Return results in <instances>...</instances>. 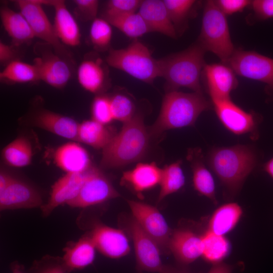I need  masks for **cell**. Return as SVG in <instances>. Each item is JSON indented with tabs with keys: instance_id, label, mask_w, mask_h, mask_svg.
I'll return each instance as SVG.
<instances>
[{
	"instance_id": "obj_1",
	"label": "cell",
	"mask_w": 273,
	"mask_h": 273,
	"mask_svg": "<svg viewBox=\"0 0 273 273\" xmlns=\"http://www.w3.org/2000/svg\"><path fill=\"white\" fill-rule=\"evenodd\" d=\"M152 138L143 116L136 113L123 123L120 131L103 149L101 166L117 168L143 159L148 152Z\"/></svg>"
},
{
	"instance_id": "obj_2",
	"label": "cell",
	"mask_w": 273,
	"mask_h": 273,
	"mask_svg": "<svg viewBox=\"0 0 273 273\" xmlns=\"http://www.w3.org/2000/svg\"><path fill=\"white\" fill-rule=\"evenodd\" d=\"M211 108L202 94L170 90L164 97L158 117L149 128L152 138L171 129L193 126L198 117Z\"/></svg>"
},
{
	"instance_id": "obj_3",
	"label": "cell",
	"mask_w": 273,
	"mask_h": 273,
	"mask_svg": "<svg viewBox=\"0 0 273 273\" xmlns=\"http://www.w3.org/2000/svg\"><path fill=\"white\" fill-rule=\"evenodd\" d=\"M207 162L226 189L235 193L254 169L257 159L250 147L236 145L213 148L209 153Z\"/></svg>"
},
{
	"instance_id": "obj_4",
	"label": "cell",
	"mask_w": 273,
	"mask_h": 273,
	"mask_svg": "<svg viewBox=\"0 0 273 273\" xmlns=\"http://www.w3.org/2000/svg\"><path fill=\"white\" fill-rule=\"evenodd\" d=\"M205 52L198 43L159 60L161 77L165 79L171 90L186 87L202 94L200 79L205 65Z\"/></svg>"
},
{
	"instance_id": "obj_5",
	"label": "cell",
	"mask_w": 273,
	"mask_h": 273,
	"mask_svg": "<svg viewBox=\"0 0 273 273\" xmlns=\"http://www.w3.org/2000/svg\"><path fill=\"white\" fill-rule=\"evenodd\" d=\"M106 61L109 66L147 83L152 84L161 76L159 60L154 59L149 49L138 40L124 49H110Z\"/></svg>"
},
{
	"instance_id": "obj_6",
	"label": "cell",
	"mask_w": 273,
	"mask_h": 273,
	"mask_svg": "<svg viewBox=\"0 0 273 273\" xmlns=\"http://www.w3.org/2000/svg\"><path fill=\"white\" fill-rule=\"evenodd\" d=\"M198 43L227 64L235 50L231 40L226 15L215 1L206 2Z\"/></svg>"
},
{
	"instance_id": "obj_7",
	"label": "cell",
	"mask_w": 273,
	"mask_h": 273,
	"mask_svg": "<svg viewBox=\"0 0 273 273\" xmlns=\"http://www.w3.org/2000/svg\"><path fill=\"white\" fill-rule=\"evenodd\" d=\"M36 57L33 60L39 80L50 86L61 88L72 75L71 61L58 55L49 44L42 42L35 47Z\"/></svg>"
},
{
	"instance_id": "obj_8",
	"label": "cell",
	"mask_w": 273,
	"mask_h": 273,
	"mask_svg": "<svg viewBox=\"0 0 273 273\" xmlns=\"http://www.w3.org/2000/svg\"><path fill=\"white\" fill-rule=\"evenodd\" d=\"M20 12L30 25L35 37L51 46L60 56L72 62V55L58 38L53 24L46 14L40 0L16 1Z\"/></svg>"
},
{
	"instance_id": "obj_9",
	"label": "cell",
	"mask_w": 273,
	"mask_h": 273,
	"mask_svg": "<svg viewBox=\"0 0 273 273\" xmlns=\"http://www.w3.org/2000/svg\"><path fill=\"white\" fill-rule=\"evenodd\" d=\"M227 64L236 74L266 84L267 92L273 94V59L254 51L235 50Z\"/></svg>"
},
{
	"instance_id": "obj_10",
	"label": "cell",
	"mask_w": 273,
	"mask_h": 273,
	"mask_svg": "<svg viewBox=\"0 0 273 273\" xmlns=\"http://www.w3.org/2000/svg\"><path fill=\"white\" fill-rule=\"evenodd\" d=\"M125 227L133 242L137 268L141 271L161 273L164 265L157 243L132 217L128 220Z\"/></svg>"
},
{
	"instance_id": "obj_11",
	"label": "cell",
	"mask_w": 273,
	"mask_h": 273,
	"mask_svg": "<svg viewBox=\"0 0 273 273\" xmlns=\"http://www.w3.org/2000/svg\"><path fill=\"white\" fill-rule=\"evenodd\" d=\"M132 217L157 243L163 253L169 252L168 244L172 230L157 209L150 204L134 200H127Z\"/></svg>"
},
{
	"instance_id": "obj_12",
	"label": "cell",
	"mask_w": 273,
	"mask_h": 273,
	"mask_svg": "<svg viewBox=\"0 0 273 273\" xmlns=\"http://www.w3.org/2000/svg\"><path fill=\"white\" fill-rule=\"evenodd\" d=\"M120 196L109 178L98 168L91 166L77 196L67 205L85 208L104 203Z\"/></svg>"
},
{
	"instance_id": "obj_13",
	"label": "cell",
	"mask_w": 273,
	"mask_h": 273,
	"mask_svg": "<svg viewBox=\"0 0 273 273\" xmlns=\"http://www.w3.org/2000/svg\"><path fill=\"white\" fill-rule=\"evenodd\" d=\"M212 103L218 119L228 130L235 134H251L252 138H257L260 121L257 115L246 112L231 100Z\"/></svg>"
},
{
	"instance_id": "obj_14",
	"label": "cell",
	"mask_w": 273,
	"mask_h": 273,
	"mask_svg": "<svg viewBox=\"0 0 273 273\" xmlns=\"http://www.w3.org/2000/svg\"><path fill=\"white\" fill-rule=\"evenodd\" d=\"M87 234L96 249L107 257L119 258L128 254L130 251L128 239L121 229L97 222Z\"/></svg>"
},
{
	"instance_id": "obj_15",
	"label": "cell",
	"mask_w": 273,
	"mask_h": 273,
	"mask_svg": "<svg viewBox=\"0 0 273 273\" xmlns=\"http://www.w3.org/2000/svg\"><path fill=\"white\" fill-rule=\"evenodd\" d=\"M42 205V197L34 187L14 177L0 194L1 211L41 207Z\"/></svg>"
},
{
	"instance_id": "obj_16",
	"label": "cell",
	"mask_w": 273,
	"mask_h": 273,
	"mask_svg": "<svg viewBox=\"0 0 273 273\" xmlns=\"http://www.w3.org/2000/svg\"><path fill=\"white\" fill-rule=\"evenodd\" d=\"M203 71L212 101L231 100V92L238 86L233 69L223 63H214L205 64Z\"/></svg>"
},
{
	"instance_id": "obj_17",
	"label": "cell",
	"mask_w": 273,
	"mask_h": 273,
	"mask_svg": "<svg viewBox=\"0 0 273 273\" xmlns=\"http://www.w3.org/2000/svg\"><path fill=\"white\" fill-rule=\"evenodd\" d=\"M87 170L79 173H66L55 183L48 202L40 207L44 216H49L55 208L62 204H67L77 196L85 180Z\"/></svg>"
},
{
	"instance_id": "obj_18",
	"label": "cell",
	"mask_w": 273,
	"mask_h": 273,
	"mask_svg": "<svg viewBox=\"0 0 273 273\" xmlns=\"http://www.w3.org/2000/svg\"><path fill=\"white\" fill-rule=\"evenodd\" d=\"M168 250L180 263H191L202 255L201 236L187 229L172 231L169 241Z\"/></svg>"
},
{
	"instance_id": "obj_19",
	"label": "cell",
	"mask_w": 273,
	"mask_h": 273,
	"mask_svg": "<svg viewBox=\"0 0 273 273\" xmlns=\"http://www.w3.org/2000/svg\"><path fill=\"white\" fill-rule=\"evenodd\" d=\"M49 6L55 11L53 26L56 33L65 46L74 47L80 43L81 33L79 27L63 0H50Z\"/></svg>"
},
{
	"instance_id": "obj_20",
	"label": "cell",
	"mask_w": 273,
	"mask_h": 273,
	"mask_svg": "<svg viewBox=\"0 0 273 273\" xmlns=\"http://www.w3.org/2000/svg\"><path fill=\"white\" fill-rule=\"evenodd\" d=\"M78 81L85 90L100 94L107 86L108 74L101 58L87 56L77 70Z\"/></svg>"
},
{
	"instance_id": "obj_21",
	"label": "cell",
	"mask_w": 273,
	"mask_h": 273,
	"mask_svg": "<svg viewBox=\"0 0 273 273\" xmlns=\"http://www.w3.org/2000/svg\"><path fill=\"white\" fill-rule=\"evenodd\" d=\"M162 169L156 163H139L132 169L123 172L120 184L141 194L159 185Z\"/></svg>"
},
{
	"instance_id": "obj_22",
	"label": "cell",
	"mask_w": 273,
	"mask_h": 273,
	"mask_svg": "<svg viewBox=\"0 0 273 273\" xmlns=\"http://www.w3.org/2000/svg\"><path fill=\"white\" fill-rule=\"evenodd\" d=\"M138 12L144 19L151 31L158 32L172 38L176 37V31L169 17L163 1H142Z\"/></svg>"
},
{
	"instance_id": "obj_23",
	"label": "cell",
	"mask_w": 273,
	"mask_h": 273,
	"mask_svg": "<svg viewBox=\"0 0 273 273\" xmlns=\"http://www.w3.org/2000/svg\"><path fill=\"white\" fill-rule=\"evenodd\" d=\"M32 122L35 126L58 136L78 141L79 124L71 118L43 109L35 114Z\"/></svg>"
},
{
	"instance_id": "obj_24",
	"label": "cell",
	"mask_w": 273,
	"mask_h": 273,
	"mask_svg": "<svg viewBox=\"0 0 273 273\" xmlns=\"http://www.w3.org/2000/svg\"><path fill=\"white\" fill-rule=\"evenodd\" d=\"M96 248L88 234L78 240L69 243L64 249L62 257L67 273L83 269L95 259Z\"/></svg>"
},
{
	"instance_id": "obj_25",
	"label": "cell",
	"mask_w": 273,
	"mask_h": 273,
	"mask_svg": "<svg viewBox=\"0 0 273 273\" xmlns=\"http://www.w3.org/2000/svg\"><path fill=\"white\" fill-rule=\"evenodd\" d=\"M187 159L190 163L193 173V185L199 194L217 204L215 187L212 174L206 168L202 150L200 148L190 149Z\"/></svg>"
},
{
	"instance_id": "obj_26",
	"label": "cell",
	"mask_w": 273,
	"mask_h": 273,
	"mask_svg": "<svg viewBox=\"0 0 273 273\" xmlns=\"http://www.w3.org/2000/svg\"><path fill=\"white\" fill-rule=\"evenodd\" d=\"M54 158L57 166L66 173L83 172L92 166L86 150L75 143H68L59 147Z\"/></svg>"
},
{
	"instance_id": "obj_27",
	"label": "cell",
	"mask_w": 273,
	"mask_h": 273,
	"mask_svg": "<svg viewBox=\"0 0 273 273\" xmlns=\"http://www.w3.org/2000/svg\"><path fill=\"white\" fill-rule=\"evenodd\" d=\"M0 16L3 27L11 38L13 46L27 43L35 37L28 22L20 12L4 6L1 8Z\"/></svg>"
},
{
	"instance_id": "obj_28",
	"label": "cell",
	"mask_w": 273,
	"mask_h": 273,
	"mask_svg": "<svg viewBox=\"0 0 273 273\" xmlns=\"http://www.w3.org/2000/svg\"><path fill=\"white\" fill-rule=\"evenodd\" d=\"M243 211L238 204L229 203L218 207L212 215L208 224V231L224 236L238 223Z\"/></svg>"
},
{
	"instance_id": "obj_29",
	"label": "cell",
	"mask_w": 273,
	"mask_h": 273,
	"mask_svg": "<svg viewBox=\"0 0 273 273\" xmlns=\"http://www.w3.org/2000/svg\"><path fill=\"white\" fill-rule=\"evenodd\" d=\"M116 133L111 128L93 119L85 120L79 125L78 141L95 149H103Z\"/></svg>"
},
{
	"instance_id": "obj_30",
	"label": "cell",
	"mask_w": 273,
	"mask_h": 273,
	"mask_svg": "<svg viewBox=\"0 0 273 273\" xmlns=\"http://www.w3.org/2000/svg\"><path fill=\"white\" fill-rule=\"evenodd\" d=\"M3 158L10 166L21 167L29 165L32 157V150L28 139L23 136L18 137L2 151Z\"/></svg>"
},
{
	"instance_id": "obj_31",
	"label": "cell",
	"mask_w": 273,
	"mask_h": 273,
	"mask_svg": "<svg viewBox=\"0 0 273 273\" xmlns=\"http://www.w3.org/2000/svg\"><path fill=\"white\" fill-rule=\"evenodd\" d=\"M2 81L26 83L40 80L35 65L16 59L6 66L0 73Z\"/></svg>"
},
{
	"instance_id": "obj_32",
	"label": "cell",
	"mask_w": 273,
	"mask_h": 273,
	"mask_svg": "<svg viewBox=\"0 0 273 273\" xmlns=\"http://www.w3.org/2000/svg\"><path fill=\"white\" fill-rule=\"evenodd\" d=\"M201 238V256L206 261L214 264L221 262L229 254L230 243L224 236L217 235L207 231Z\"/></svg>"
},
{
	"instance_id": "obj_33",
	"label": "cell",
	"mask_w": 273,
	"mask_h": 273,
	"mask_svg": "<svg viewBox=\"0 0 273 273\" xmlns=\"http://www.w3.org/2000/svg\"><path fill=\"white\" fill-rule=\"evenodd\" d=\"M181 165V161L178 160L165 165L162 169L158 202L168 195L177 192L184 186L185 177Z\"/></svg>"
},
{
	"instance_id": "obj_34",
	"label": "cell",
	"mask_w": 273,
	"mask_h": 273,
	"mask_svg": "<svg viewBox=\"0 0 273 273\" xmlns=\"http://www.w3.org/2000/svg\"><path fill=\"white\" fill-rule=\"evenodd\" d=\"M103 18L112 26L115 27L130 38H136L151 31L138 12L123 16Z\"/></svg>"
},
{
	"instance_id": "obj_35",
	"label": "cell",
	"mask_w": 273,
	"mask_h": 273,
	"mask_svg": "<svg viewBox=\"0 0 273 273\" xmlns=\"http://www.w3.org/2000/svg\"><path fill=\"white\" fill-rule=\"evenodd\" d=\"M111 25L104 18H96L92 23L89 37L95 49L99 51L107 50L112 36Z\"/></svg>"
},
{
	"instance_id": "obj_36",
	"label": "cell",
	"mask_w": 273,
	"mask_h": 273,
	"mask_svg": "<svg viewBox=\"0 0 273 273\" xmlns=\"http://www.w3.org/2000/svg\"><path fill=\"white\" fill-rule=\"evenodd\" d=\"M110 101L114 120L124 123L132 119L136 114L133 100L125 94L116 93L110 97Z\"/></svg>"
},
{
	"instance_id": "obj_37",
	"label": "cell",
	"mask_w": 273,
	"mask_h": 273,
	"mask_svg": "<svg viewBox=\"0 0 273 273\" xmlns=\"http://www.w3.org/2000/svg\"><path fill=\"white\" fill-rule=\"evenodd\" d=\"M169 17L175 30L184 24L196 3L193 0H164Z\"/></svg>"
},
{
	"instance_id": "obj_38",
	"label": "cell",
	"mask_w": 273,
	"mask_h": 273,
	"mask_svg": "<svg viewBox=\"0 0 273 273\" xmlns=\"http://www.w3.org/2000/svg\"><path fill=\"white\" fill-rule=\"evenodd\" d=\"M92 119L103 125L110 123L113 120L110 97L99 95L94 99L92 107Z\"/></svg>"
},
{
	"instance_id": "obj_39",
	"label": "cell",
	"mask_w": 273,
	"mask_h": 273,
	"mask_svg": "<svg viewBox=\"0 0 273 273\" xmlns=\"http://www.w3.org/2000/svg\"><path fill=\"white\" fill-rule=\"evenodd\" d=\"M27 273H67L62 257L46 255L35 260Z\"/></svg>"
},
{
	"instance_id": "obj_40",
	"label": "cell",
	"mask_w": 273,
	"mask_h": 273,
	"mask_svg": "<svg viewBox=\"0 0 273 273\" xmlns=\"http://www.w3.org/2000/svg\"><path fill=\"white\" fill-rule=\"evenodd\" d=\"M142 2V1L140 0L109 1L103 17L119 16L135 13Z\"/></svg>"
},
{
	"instance_id": "obj_41",
	"label": "cell",
	"mask_w": 273,
	"mask_h": 273,
	"mask_svg": "<svg viewBox=\"0 0 273 273\" xmlns=\"http://www.w3.org/2000/svg\"><path fill=\"white\" fill-rule=\"evenodd\" d=\"M75 14L81 21L86 22L97 17L99 2L97 0H75Z\"/></svg>"
},
{
	"instance_id": "obj_42",
	"label": "cell",
	"mask_w": 273,
	"mask_h": 273,
	"mask_svg": "<svg viewBox=\"0 0 273 273\" xmlns=\"http://www.w3.org/2000/svg\"><path fill=\"white\" fill-rule=\"evenodd\" d=\"M251 6L256 17L261 20L273 18V0H254Z\"/></svg>"
},
{
	"instance_id": "obj_43",
	"label": "cell",
	"mask_w": 273,
	"mask_h": 273,
	"mask_svg": "<svg viewBox=\"0 0 273 273\" xmlns=\"http://www.w3.org/2000/svg\"><path fill=\"white\" fill-rule=\"evenodd\" d=\"M215 2L225 15L242 12L251 3L248 0H218Z\"/></svg>"
},
{
	"instance_id": "obj_44",
	"label": "cell",
	"mask_w": 273,
	"mask_h": 273,
	"mask_svg": "<svg viewBox=\"0 0 273 273\" xmlns=\"http://www.w3.org/2000/svg\"><path fill=\"white\" fill-rule=\"evenodd\" d=\"M14 46L8 45L4 42H0V63L7 65L13 61L16 60V51Z\"/></svg>"
},
{
	"instance_id": "obj_45",
	"label": "cell",
	"mask_w": 273,
	"mask_h": 273,
	"mask_svg": "<svg viewBox=\"0 0 273 273\" xmlns=\"http://www.w3.org/2000/svg\"><path fill=\"white\" fill-rule=\"evenodd\" d=\"M232 270L230 265L219 262L214 264L208 273H232Z\"/></svg>"
},
{
	"instance_id": "obj_46",
	"label": "cell",
	"mask_w": 273,
	"mask_h": 273,
	"mask_svg": "<svg viewBox=\"0 0 273 273\" xmlns=\"http://www.w3.org/2000/svg\"><path fill=\"white\" fill-rule=\"evenodd\" d=\"M13 177L9 173L1 169L0 172V194L5 191Z\"/></svg>"
},
{
	"instance_id": "obj_47",
	"label": "cell",
	"mask_w": 273,
	"mask_h": 273,
	"mask_svg": "<svg viewBox=\"0 0 273 273\" xmlns=\"http://www.w3.org/2000/svg\"><path fill=\"white\" fill-rule=\"evenodd\" d=\"M161 273H192L184 268H177L169 265H164Z\"/></svg>"
},
{
	"instance_id": "obj_48",
	"label": "cell",
	"mask_w": 273,
	"mask_h": 273,
	"mask_svg": "<svg viewBox=\"0 0 273 273\" xmlns=\"http://www.w3.org/2000/svg\"><path fill=\"white\" fill-rule=\"evenodd\" d=\"M11 273H27L24 266L19 262L15 261L10 264Z\"/></svg>"
},
{
	"instance_id": "obj_49",
	"label": "cell",
	"mask_w": 273,
	"mask_h": 273,
	"mask_svg": "<svg viewBox=\"0 0 273 273\" xmlns=\"http://www.w3.org/2000/svg\"><path fill=\"white\" fill-rule=\"evenodd\" d=\"M263 170L273 179V157L263 165Z\"/></svg>"
},
{
	"instance_id": "obj_50",
	"label": "cell",
	"mask_w": 273,
	"mask_h": 273,
	"mask_svg": "<svg viewBox=\"0 0 273 273\" xmlns=\"http://www.w3.org/2000/svg\"><path fill=\"white\" fill-rule=\"evenodd\" d=\"M272 100H273V98H272Z\"/></svg>"
}]
</instances>
